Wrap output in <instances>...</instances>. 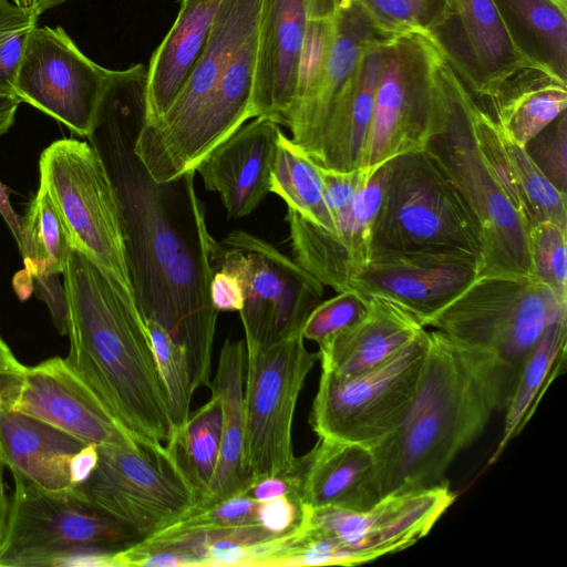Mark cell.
<instances>
[{"instance_id":"cell-3","label":"cell","mask_w":567,"mask_h":567,"mask_svg":"<svg viewBox=\"0 0 567 567\" xmlns=\"http://www.w3.org/2000/svg\"><path fill=\"white\" fill-rule=\"evenodd\" d=\"M567 318L561 302L529 276H478L430 318L445 334L493 411H505L522 368L544 332Z\"/></svg>"},{"instance_id":"cell-31","label":"cell","mask_w":567,"mask_h":567,"mask_svg":"<svg viewBox=\"0 0 567 567\" xmlns=\"http://www.w3.org/2000/svg\"><path fill=\"white\" fill-rule=\"evenodd\" d=\"M246 358L244 340L224 342L216 375L209 383L223 405L220 450L208 493L196 505H209L241 494L251 484L243 468Z\"/></svg>"},{"instance_id":"cell-57","label":"cell","mask_w":567,"mask_h":567,"mask_svg":"<svg viewBox=\"0 0 567 567\" xmlns=\"http://www.w3.org/2000/svg\"><path fill=\"white\" fill-rule=\"evenodd\" d=\"M4 409H7L6 399L2 392L0 391V412H2Z\"/></svg>"},{"instance_id":"cell-19","label":"cell","mask_w":567,"mask_h":567,"mask_svg":"<svg viewBox=\"0 0 567 567\" xmlns=\"http://www.w3.org/2000/svg\"><path fill=\"white\" fill-rule=\"evenodd\" d=\"M478 277L477 257L460 249L372 254L350 290L398 303L424 328L426 321Z\"/></svg>"},{"instance_id":"cell-55","label":"cell","mask_w":567,"mask_h":567,"mask_svg":"<svg viewBox=\"0 0 567 567\" xmlns=\"http://www.w3.org/2000/svg\"><path fill=\"white\" fill-rule=\"evenodd\" d=\"M69 0H38L33 7L35 14L39 17L44 11L58 7Z\"/></svg>"},{"instance_id":"cell-42","label":"cell","mask_w":567,"mask_h":567,"mask_svg":"<svg viewBox=\"0 0 567 567\" xmlns=\"http://www.w3.org/2000/svg\"><path fill=\"white\" fill-rule=\"evenodd\" d=\"M367 311V299L347 290L321 301L307 317L301 334L318 344L358 322Z\"/></svg>"},{"instance_id":"cell-4","label":"cell","mask_w":567,"mask_h":567,"mask_svg":"<svg viewBox=\"0 0 567 567\" xmlns=\"http://www.w3.org/2000/svg\"><path fill=\"white\" fill-rule=\"evenodd\" d=\"M436 80L442 117L424 150L455 185L476 220L482 241L478 276L532 277L529 226L480 146L471 112L474 96L442 53Z\"/></svg>"},{"instance_id":"cell-6","label":"cell","mask_w":567,"mask_h":567,"mask_svg":"<svg viewBox=\"0 0 567 567\" xmlns=\"http://www.w3.org/2000/svg\"><path fill=\"white\" fill-rule=\"evenodd\" d=\"M14 481L0 566L113 567V554L141 540L80 487L48 492Z\"/></svg>"},{"instance_id":"cell-7","label":"cell","mask_w":567,"mask_h":567,"mask_svg":"<svg viewBox=\"0 0 567 567\" xmlns=\"http://www.w3.org/2000/svg\"><path fill=\"white\" fill-rule=\"evenodd\" d=\"M382 197L372 229L371 255L460 249L477 257L482 241L465 200L425 151L386 163Z\"/></svg>"},{"instance_id":"cell-54","label":"cell","mask_w":567,"mask_h":567,"mask_svg":"<svg viewBox=\"0 0 567 567\" xmlns=\"http://www.w3.org/2000/svg\"><path fill=\"white\" fill-rule=\"evenodd\" d=\"M6 467V463L0 454V547L4 539L10 511V497L6 492V485L3 481V473Z\"/></svg>"},{"instance_id":"cell-34","label":"cell","mask_w":567,"mask_h":567,"mask_svg":"<svg viewBox=\"0 0 567 567\" xmlns=\"http://www.w3.org/2000/svg\"><path fill=\"white\" fill-rule=\"evenodd\" d=\"M567 318L553 323L527 357L505 409L501 440L487 465L494 464L534 415L544 393L566 370Z\"/></svg>"},{"instance_id":"cell-5","label":"cell","mask_w":567,"mask_h":567,"mask_svg":"<svg viewBox=\"0 0 567 567\" xmlns=\"http://www.w3.org/2000/svg\"><path fill=\"white\" fill-rule=\"evenodd\" d=\"M447 482L382 497L367 511L305 506L303 529L281 566H354L425 537L455 501Z\"/></svg>"},{"instance_id":"cell-23","label":"cell","mask_w":567,"mask_h":567,"mask_svg":"<svg viewBox=\"0 0 567 567\" xmlns=\"http://www.w3.org/2000/svg\"><path fill=\"white\" fill-rule=\"evenodd\" d=\"M279 124L254 117L216 146L196 167L207 190L219 195L228 218L251 214L270 193Z\"/></svg>"},{"instance_id":"cell-16","label":"cell","mask_w":567,"mask_h":567,"mask_svg":"<svg viewBox=\"0 0 567 567\" xmlns=\"http://www.w3.org/2000/svg\"><path fill=\"white\" fill-rule=\"evenodd\" d=\"M262 0H220L207 40L186 83L157 120L143 123L133 154L158 184L208 102L236 49L258 24Z\"/></svg>"},{"instance_id":"cell-53","label":"cell","mask_w":567,"mask_h":567,"mask_svg":"<svg viewBox=\"0 0 567 567\" xmlns=\"http://www.w3.org/2000/svg\"><path fill=\"white\" fill-rule=\"evenodd\" d=\"M25 367L0 334V375L20 374Z\"/></svg>"},{"instance_id":"cell-35","label":"cell","mask_w":567,"mask_h":567,"mask_svg":"<svg viewBox=\"0 0 567 567\" xmlns=\"http://www.w3.org/2000/svg\"><path fill=\"white\" fill-rule=\"evenodd\" d=\"M221 430V400L212 392L210 400L189 414L185 424L165 444L196 491L198 501L207 495L215 474Z\"/></svg>"},{"instance_id":"cell-8","label":"cell","mask_w":567,"mask_h":567,"mask_svg":"<svg viewBox=\"0 0 567 567\" xmlns=\"http://www.w3.org/2000/svg\"><path fill=\"white\" fill-rule=\"evenodd\" d=\"M128 113L122 104L103 102L97 127H105L110 142L135 300L144 320L158 321L165 307L166 268L182 248L186 234L174 223L168 184L156 183L127 146Z\"/></svg>"},{"instance_id":"cell-49","label":"cell","mask_w":567,"mask_h":567,"mask_svg":"<svg viewBox=\"0 0 567 567\" xmlns=\"http://www.w3.org/2000/svg\"><path fill=\"white\" fill-rule=\"evenodd\" d=\"M300 480L297 471L285 476H267L254 481L244 494L257 502H266L276 497L298 493Z\"/></svg>"},{"instance_id":"cell-15","label":"cell","mask_w":567,"mask_h":567,"mask_svg":"<svg viewBox=\"0 0 567 567\" xmlns=\"http://www.w3.org/2000/svg\"><path fill=\"white\" fill-rule=\"evenodd\" d=\"M189 230L165 272L166 296L156 321L184 350L196 391L209 386L212 352L218 312L210 298V281L217 268L220 244L210 235L194 176L184 179Z\"/></svg>"},{"instance_id":"cell-56","label":"cell","mask_w":567,"mask_h":567,"mask_svg":"<svg viewBox=\"0 0 567 567\" xmlns=\"http://www.w3.org/2000/svg\"><path fill=\"white\" fill-rule=\"evenodd\" d=\"M21 7H33L38 0H12Z\"/></svg>"},{"instance_id":"cell-9","label":"cell","mask_w":567,"mask_h":567,"mask_svg":"<svg viewBox=\"0 0 567 567\" xmlns=\"http://www.w3.org/2000/svg\"><path fill=\"white\" fill-rule=\"evenodd\" d=\"M40 184L50 195L72 249L84 254L135 297L115 184L99 151L85 141L52 142L39 159Z\"/></svg>"},{"instance_id":"cell-14","label":"cell","mask_w":567,"mask_h":567,"mask_svg":"<svg viewBox=\"0 0 567 567\" xmlns=\"http://www.w3.org/2000/svg\"><path fill=\"white\" fill-rule=\"evenodd\" d=\"M217 269L236 275L244 287L240 313L246 349L265 348L301 333L321 302L323 285L264 239L235 230L220 243Z\"/></svg>"},{"instance_id":"cell-26","label":"cell","mask_w":567,"mask_h":567,"mask_svg":"<svg viewBox=\"0 0 567 567\" xmlns=\"http://www.w3.org/2000/svg\"><path fill=\"white\" fill-rule=\"evenodd\" d=\"M299 496L309 508L367 511L381 498L371 450L364 445L319 439L298 457Z\"/></svg>"},{"instance_id":"cell-10","label":"cell","mask_w":567,"mask_h":567,"mask_svg":"<svg viewBox=\"0 0 567 567\" xmlns=\"http://www.w3.org/2000/svg\"><path fill=\"white\" fill-rule=\"evenodd\" d=\"M429 331L383 364L358 375L321 370L309 424L319 439L371 447L403 421L419 390Z\"/></svg>"},{"instance_id":"cell-44","label":"cell","mask_w":567,"mask_h":567,"mask_svg":"<svg viewBox=\"0 0 567 567\" xmlns=\"http://www.w3.org/2000/svg\"><path fill=\"white\" fill-rule=\"evenodd\" d=\"M316 165L321 179L326 206L334 226H337L349 213L355 197L377 168L359 167L353 171L341 172Z\"/></svg>"},{"instance_id":"cell-41","label":"cell","mask_w":567,"mask_h":567,"mask_svg":"<svg viewBox=\"0 0 567 567\" xmlns=\"http://www.w3.org/2000/svg\"><path fill=\"white\" fill-rule=\"evenodd\" d=\"M38 18L33 8L0 0V92L14 93L16 74Z\"/></svg>"},{"instance_id":"cell-40","label":"cell","mask_w":567,"mask_h":567,"mask_svg":"<svg viewBox=\"0 0 567 567\" xmlns=\"http://www.w3.org/2000/svg\"><path fill=\"white\" fill-rule=\"evenodd\" d=\"M567 229L543 220L529 227L532 277L567 303Z\"/></svg>"},{"instance_id":"cell-45","label":"cell","mask_w":567,"mask_h":567,"mask_svg":"<svg viewBox=\"0 0 567 567\" xmlns=\"http://www.w3.org/2000/svg\"><path fill=\"white\" fill-rule=\"evenodd\" d=\"M374 27L395 38L410 33H427L409 0H353ZM430 34V33H429Z\"/></svg>"},{"instance_id":"cell-29","label":"cell","mask_w":567,"mask_h":567,"mask_svg":"<svg viewBox=\"0 0 567 567\" xmlns=\"http://www.w3.org/2000/svg\"><path fill=\"white\" fill-rule=\"evenodd\" d=\"M391 40L377 44L361 56L353 75L330 110L313 163L341 172L361 167L377 86Z\"/></svg>"},{"instance_id":"cell-24","label":"cell","mask_w":567,"mask_h":567,"mask_svg":"<svg viewBox=\"0 0 567 567\" xmlns=\"http://www.w3.org/2000/svg\"><path fill=\"white\" fill-rule=\"evenodd\" d=\"M307 0H262L251 110L254 117L286 124L295 100Z\"/></svg>"},{"instance_id":"cell-51","label":"cell","mask_w":567,"mask_h":567,"mask_svg":"<svg viewBox=\"0 0 567 567\" xmlns=\"http://www.w3.org/2000/svg\"><path fill=\"white\" fill-rule=\"evenodd\" d=\"M20 103L14 93L0 92V136L12 126Z\"/></svg>"},{"instance_id":"cell-11","label":"cell","mask_w":567,"mask_h":567,"mask_svg":"<svg viewBox=\"0 0 567 567\" xmlns=\"http://www.w3.org/2000/svg\"><path fill=\"white\" fill-rule=\"evenodd\" d=\"M243 468L252 483L285 476L298 465L292 424L299 394L318 353L301 333L265 348L246 349Z\"/></svg>"},{"instance_id":"cell-17","label":"cell","mask_w":567,"mask_h":567,"mask_svg":"<svg viewBox=\"0 0 567 567\" xmlns=\"http://www.w3.org/2000/svg\"><path fill=\"white\" fill-rule=\"evenodd\" d=\"M109 69L89 59L62 27H35L21 58L13 90L25 102L92 138Z\"/></svg>"},{"instance_id":"cell-33","label":"cell","mask_w":567,"mask_h":567,"mask_svg":"<svg viewBox=\"0 0 567 567\" xmlns=\"http://www.w3.org/2000/svg\"><path fill=\"white\" fill-rule=\"evenodd\" d=\"M530 69L567 84V0H492Z\"/></svg>"},{"instance_id":"cell-39","label":"cell","mask_w":567,"mask_h":567,"mask_svg":"<svg viewBox=\"0 0 567 567\" xmlns=\"http://www.w3.org/2000/svg\"><path fill=\"white\" fill-rule=\"evenodd\" d=\"M150 333L157 369L166 389L174 432H177L190 414L193 386L184 350L166 330L152 319L144 320Z\"/></svg>"},{"instance_id":"cell-38","label":"cell","mask_w":567,"mask_h":567,"mask_svg":"<svg viewBox=\"0 0 567 567\" xmlns=\"http://www.w3.org/2000/svg\"><path fill=\"white\" fill-rule=\"evenodd\" d=\"M337 7L338 0H307L296 94L288 116L318 84L334 37Z\"/></svg>"},{"instance_id":"cell-50","label":"cell","mask_w":567,"mask_h":567,"mask_svg":"<svg viewBox=\"0 0 567 567\" xmlns=\"http://www.w3.org/2000/svg\"><path fill=\"white\" fill-rule=\"evenodd\" d=\"M422 28L430 34L442 28L454 14V0H409Z\"/></svg>"},{"instance_id":"cell-30","label":"cell","mask_w":567,"mask_h":567,"mask_svg":"<svg viewBox=\"0 0 567 567\" xmlns=\"http://www.w3.org/2000/svg\"><path fill=\"white\" fill-rule=\"evenodd\" d=\"M219 2H181L175 22L150 60L143 123L161 117L186 83L205 45Z\"/></svg>"},{"instance_id":"cell-18","label":"cell","mask_w":567,"mask_h":567,"mask_svg":"<svg viewBox=\"0 0 567 567\" xmlns=\"http://www.w3.org/2000/svg\"><path fill=\"white\" fill-rule=\"evenodd\" d=\"M7 409L45 422L85 444L133 446L65 358L52 357L17 375H0Z\"/></svg>"},{"instance_id":"cell-1","label":"cell","mask_w":567,"mask_h":567,"mask_svg":"<svg viewBox=\"0 0 567 567\" xmlns=\"http://www.w3.org/2000/svg\"><path fill=\"white\" fill-rule=\"evenodd\" d=\"M66 362L135 441L166 444L169 403L135 297L72 249L63 271Z\"/></svg>"},{"instance_id":"cell-52","label":"cell","mask_w":567,"mask_h":567,"mask_svg":"<svg viewBox=\"0 0 567 567\" xmlns=\"http://www.w3.org/2000/svg\"><path fill=\"white\" fill-rule=\"evenodd\" d=\"M0 214L6 220L8 227L10 228L18 246L21 243V227H20V218L13 210V207L10 203L9 195L0 182Z\"/></svg>"},{"instance_id":"cell-13","label":"cell","mask_w":567,"mask_h":567,"mask_svg":"<svg viewBox=\"0 0 567 567\" xmlns=\"http://www.w3.org/2000/svg\"><path fill=\"white\" fill-rule=\"evenodd\" d=\"M440 54L429 33L404 34L388 43L361 167L375 169L399 155L422 151L439 130Z\"/></svg>"},{"instance_id":"cell-27","label":"cell","mask_w":567,"mask_h":567,"mask_svg":"<svg viewBox=\"0 0 567 567\" xmlns=\"http://www.w3.org/2000/svg\"><path fill=\"white\" fill-rule=\"evenodd\" d=\"M364 298V316L318 344L321 370L339 377L368 372L386 362L425 329L390 299L380 296Z\"/></svg>"},{"instance_id":"cell-47","label":"cell","mask_w":567,"mask_h":567,"mask_svg":"<svg viewBox=\"0 0 567 567\" xmlns=\"http://www.w3.org/2000/svg\"><path fill=\"white\" fill-rule=\"evenodd\" d=\"M30 278L32 291L47 305L58 332L66 334L68 301L59 274L37 275Z\"/></svg>"},{"instance_id":"cell-12","label":"cell","mask_w":567,"mask_h":567,"mask_svg":"<svg viewBox=\"0 0 567 567\" xmlns=\"http://www.w3.org/2000/svg\"><path fill=\"white\" fill-rule=\"evenodd\" d=\"M97 454V463L80 489L141 539L176 522L198 501L165 444L101 445Z\"/></svg>"},{"instance_id":"cell-2","label":"cell","mask_w":567,"mask_h":567,"mask_svg":"<svg viewBox=\"0 0 567 567\" xmlns=\"http://www.w3.org/2000/svg\"><path fill=\"white\" fill-rule=\"evenodd\" d=\"M492 412L451 341L429 331L422 380L408 413L369 447L381 496L443 483L449 466L483 433Z\"/></svg>"},{"instance_id":"cell-25","label":"cell","mask_w":567,"mask_h":567,"mask_svg":"<svg viewBox=\"0 0 567 567\" xmlns=\"http://www.w3.org/2000/svg\"><path fill=\"white\" fill-rule=\"evenodd\" d=\"M353 0H338L333 41L310 96L288 116L290 140L313 162L330 110L365 51L389 41Z\"/></svg>"},{"instance_id":"cell-46","label":"cell","mask_w":567,"mask_h":567,"mask_svg":"<svg viewBox=\"0 0 567 567\" xmlns=\"http://www.w3.org/2000/svg\"><path fill=\"white\" fill-rule=\"evenodd\" d=\"M305 506L298 493H290L270 501L259 502L257 522L268 533L279 536L298 527Z\"/></svg>"},{"instance_id":"cell-28","label":"cell","mask_w":567,"mask_h":567,"mask_svg":"<svg viewBox=\"0 0 567 567\" xmlns=\"http://www.w3.org/2000/svg\"><path fill=\"white\" fill-rule=\"evenodd\" d=\"M472 120L480 146L528 226L549 220L567 229V194L543 175L524 146L501 131L476 99Z\"/></svg>"},{"instance_id":"cell-36","label":"cell","mask_w":567,"mask_h":567,"mask_svg":"<svg viewBox=\"0 0 567 567\" xmlns=\"http://www.w3.org/2000/svg\"><path fill=\"white\" fill-rule=\"evenodd\" d=\"M270 193L288 208L334 233L336 226L326 206L317 165L281 131L270 173Z\"/></svg>"},{"instance_id":"cell-48","label":"cell","mask_w":567,"mask_h":567,"mask_svg":"<svg viewBox=\"0 0 567 567\" xmlns=\"http://www.w3.org/2000/svg\"><path fill=\"white\" fill-rule=\"evenodd\" d=\"M210 298L217 311H240L245 301L240 279L229 271L216 270L210 281Z\"/></svg>"},{"instance_id":"cell-43","label":"cell","mask_w":567,"mask_h":567,"mask_svg":"<svg viewBox=\"0 0 567 567\" xmlns=\"http://www.w3.org/2000/svg\"><path fill=\"white\" fill-rule=\"evenodd\" d=\"M543 175L567 194V113L563 112L524 146Z\"/></svg>"},{"instance_id":"cell-20","label":"cell","mask_w":567,"mask_h":567,"mask_svg":"<svg viewBox=\"0 0 567 567\" xmlns=\"http://www.w3.org/2000/svg\"><path fill=\"white\" fill-rule=\"evenodd\" d=\"M384 177L383 164L358 194L349 213L337 224L336 233L287 208L286 221L293 260L337 292L350 290L352 280L371 258L372 229Z\"/></svg>"},{"instance_id":"cell-37","label":"cell","mask_w":567,"mask_h":567,"mask_svg":"<svg viewBox=\"0 0 567 567\" xmlns=\"http://www.w3.org/2000/svg\"><path fill=\"white\" fill-rule=\"evenodd\" d=\"M18 246L29 276L63 274L72 247L45 187L39 189L20 218Z\"/></svg>"},{"instance_id":"cell-22","label":"cell","mask_w":567,"mask_h":567,"mask_svg":"<svg viewBox=\"0 0 567 567\" xmlns=\"http://www.w3.org/2000/svg\"><path fill=\"white\" fill-rule=\"evenodd\" d=\"M0 454L13 480L48 492L78 487L97 463V446L23 413L0 412Z\"/></svg>"},{"instance_id":"cell-32","label":"cell","mask_w":567,"mask_h":567,"mask_svg":"<svg viewBox=\"0 0 567 567\" xmlns=\"http://www.w3.org/2000/svg\"><path fill=\"white\" fill-rule=\"evenodd\" d=\"M476 101L501 131L525 146L566 111L567 84L525 68L492 95Z\"/></svg>"},{"instance_id":"cell-21","label":"cell","mask_w":567,"mask_h":567,"mask_svg":"<svg viewBox=\"0 0 567 567\" xmlns=\"http://www.w3.org/2000/svg\"><path fill=\"white\" fill-rule=\"evenodd\" d=\"M431 35L475 99L492 95L517 72L529 68L492 0H454V14Z\"/></svg>"}]
</instances>
